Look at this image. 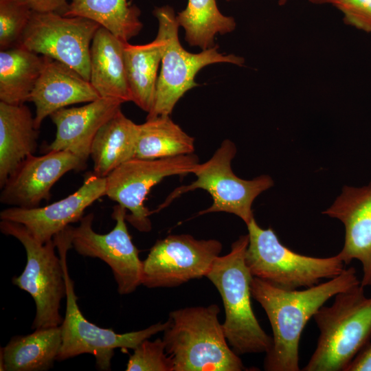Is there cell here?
<instances>
[{"label": "cell", "mask_w": 371, "mask_h": 371, "mask_svg": "<svg viewBox=\"0 0 371 371\" xmlns=\"http://www.w3.org/2000/svg\"><path fill=\"white\" fill-rule=\"evenodd\" d=\"M34 12H56L64 14L69 4V0H23Z\"/></svg>", "instance_id": "31"}, {"label": "cell", "mask_w": 371, "mask_h": 371, "mask_svg": "<svg viewBox=\"0 0 371 371\" xmlns=\"http://www.w3.org/2000/svg\"><path fill=\"white\" fill-rule=\"evenodd\" d=\"M164 49V41L157 34L155 40L145 45L126 43L124 50L128 83L132 102L148 113L155 98L157 71Z\"/></svg>", "instance_id": "23"}, {"label": "cell", "mask_w": 371, "mask_h": 371, "mask_svg": "<svg viewBox=\"0 0 371 371\" xmlns=\"http://www.w3.org/2000/svg\"><path fill=\"white\" fill-rule=\"evenodd\" d=\"M153 14L159 23L157 34L164 41V49L158 76L153 107L147 117L170 115L179 100L190 89L198 86L194 78L204 67L227 63L242 65L244 59L234 54L225 55L214 47L194 54L186 51L179 39V24L173 8H156Z\"/></svg>", "instance_id": "7"}, {"label": "cell", "mask_w": 371, "mask_h": 371, "mask_svg": "<svg viewBox=\"0 0 371 371\" xmlns=\"http://www.w3.org/2000/svg\"><path fill=\"white\" fill-rule=\"evenodd\" d=\"M248 244V234L240 236L227 254L214 260L205 276L221 296L225 313L223 328L238 355L267 353L273 342L253 311L250 287L253 276L245 262Z\"/></svg>", "instance_id": "4"}, {"label": "cell", "mask_w": 371, "mask_h": 371, "mask_svg": "<svg viewBox=\"0 0 371 371\" xmlns=\"http://www.w3.org/2000/svg\"><path fill=\"white\" fill-rule=\"evenodd\" d=\"M313 318L319 330L316 348L304 371H345L370 344L371 297L361 284L335 295Z\"/></svg>", "instance_id": "3"}, {"label": "cell", "mask_w": 371, "mask_h": 371, "mask_svg": "<svg viewBox=\"0 0 371 371\" xmlns=\"http://www.w3.org/2000/svg\"><path fill=\"white\" fill-rule=\"evenodd\" d=\"M126 209L117 204L112 218L115 227L100 234L93 229V214L83 216L78 227L71 226V246L79 254L98 258L107 264L120 295L133 293L142 284V262L126 226Z\"/></svg>", "instance_id": "12"}, {"label": "cell", "mask_w": 371, "mask_h": 371, "mask_svg": "<svg viewBox=\"0 0 371 371\" xmlns=\"http://www.w3.org/2000/svg\"><path fill=\"white\" fill-rule=\"evenodd\" d=\"M220 308H179L170 313L163 340L174 371H241L246 370L230 348L218 320Z\"/></svg>", "instance_id": "2"}, {"label": "cell", "mask_w": 371, "mask_h": 371, "mask_svg": "<svg viewBox=\"0 0 371 371\" xmlns=\"http://www.w3.org/2000/svg\"><path fill=\"white\" fill-rule=\"evenodd\" d=\"M122 103L118 99L100 97L84 106L65 107L53 113L49 117L56 133L45 153L67 151L87 162L96 133L121 110Z\"/></svg>", "instance_id": "17"}, {"label": "cell", "mask_w": 371, "mask_h": 371, "mask_svg": "<svg viewBox=\"0 0 371 371\" xmlns=\"http://www.w3.org/2000/svg\"><path fill=\"white\" fill-rule=\"evenodd\" d=\"M100 98L91 82L78 72L64 63L45 56L42 71L29 101L35 106L34 123L39 129L43 120L56 111Z\"/></svg>", "instance_id": "18"}, {"label": "cell", "mask_w": 371, "mask_h": 371, "mask_svg": "<svg viewBox=\"0 0 371 371\" xmlns=\"http://www.w3.org/2000/svg\"><path fill=\"white\" fill-rule=\"evenodd\" d=\"M133 350L126 371H174L172 359L166 352L163 339H145Z\"/></svg>", "instance_id": "29"}, {"label": "cell", "mask_w": 371, "mask_h": 371, "mask_svg": "<svg viewBox=\"0 0 371 371\" xmlns=\"http://www.w3.org/2000/svg\"><path fill=\"white\" fill-rule=\"evenodd\" d=\"M226 1H232V0H226ZM286 1L287 0H279L278 3H279V5H284L286 3Z\"/></svg>", "instance_id": "34"}, {"label": "cell", "mask_w": 371, "mask_h": 371, "mask_svg": "<svg viewBox=\"0 0 371 371\" xmlns=\"http://www.w3.org/2000/svg\"><path fill=\"white\" fill-rule=\"evenodd\" d=\"M54 240L61 259L66 286V311L60 325L62 345L57 361H61L82 354L92 355L96 368L100 370H110L111 362L115 348L134 350L141 342L153 335L164 332L168 321L159 322L137 331L116 333L110 328L99 327L88 321L78 305V297L67 265V254L72 247L70 234L63 231Z\"/></svg>", "instance_id": "5"}, {"label": "cell", "mask_w": 371, "mask_h": 371, "mask_svg": "<svg viewBox=\"0 0 371 371\" xmlns=\"http://www.w3.org/2000/svg\"><path fill=\"white\" fill-rule=\"evenodd\" d=\"M0 229L16 238L26 252L25 267L12 282L34 300L36 315L32 328L60 326L63 320L60 302L66 296V286L63 263L55 253L54 240L43 244L24 225L10 221L1 220Z\"/></svg>", "instance_id": "8"}, {"label": "cell", "mask_w": 371, "mask_h": 371, "mask_svg": "<svg viewBox=\"0 0 371 371\" xmlns=\"http://www.w3.org/2000/svg\"><path fill=\"white\" fill-rule=\"evenodd\" d=\"M62 345L60 326L41 328L12 337L1 349V370L45 371L52 368Z\"/></svg>", "instance_id": "21"}, {"label": "cell", "mask_w": 371, "mask_h": 371, "mask_svg": "<svg viewBox=\"0 0 371 371\" xmlns=\"http://www.w3.org/2000/svg\"><path fill=\"white\" fill-rule=\"evenodd\" d=\"M198 164L193 153L155 159L134 157L106 177L105 196L130 211L126 219L132 226L150 232L151 212L144 201L150 189L166 177L192 173Z\"/></svg>", "instance_id": "10"}, {"label": "cell", "mask_w": 371, "mask_h": 371, "mask_svg": "<svg viewBox=\"0 0 371 371\" xmlns=\"http://www.w3.org/2000/svg\"><path fill=\"white\" fill-rule=\"evenodd\" d=\"M331 3L342 12L347 24L371 32V0H333Z\"/></svg>", "instance_id": "30"}, {"label": "cell", "mask_w": 371, "mask_h": 371, "mask_svg": "<svg viewBox=\"0 0 371 371\" xmlns=\"http://www.w3.org/2000/svg\"><path fill=\"white\" fill-rule=\"evenodd\" d=\"M194 139L188 135L170 115L146 118L139 124L135 157L155 159L192 154Z\"/></svg>", "instance_id": "26"}, {"label": "cell", "mask_w": 371, "mask_h": 371, "mask_svg": "<svg viewBox=\"0 0 371 371\" xmlns=\"http://www.w3.org/2000/svg\"><path fill=\"white\" fill-rule=\"evenodd\" d=\"M101 26L82 16L32 11L19 45L67 65L90 79V48Z\"/></svg>", "instance_id": "11"}, {"label": "cell", "mask_w": 371, "mask_h": 371, "mask_svg": "<svg viewBox=\"0 0 371 371\" xmlns=\"http://www.w3.org/2000/svg\"><path fill=\"white\" fill-rule=\"evenodd\" d=\"M87 162L67 151L52 150L28 157L1 188L0 202L12 207H39L49 200L53 186L67 172L81 170Z\"/></svg>", "instance_id": "14"}, {"label": "cell", "mask_w": 371, "mask_h": 371, "mask_svg": "<svg viewBox=\"0 0 371 371\" xmlns=\"http://www.w3.org/2000/svg\"><path fill=\"white\" fill-rule=\"evenodd\" d=\"M222 248L217 240H198L189 234L158 240L142 262V284L175 287L205 276Z\"/></svg>", "instance_id": "13"}, {"label": "cell", "mask_w": 371, "mask_h": 371, "mask_svg": "<svg viewBox=\"0 0 371 371\" xmlns=\"http://www.w3.org/2000/svg\"><path fill=\"white\" fill-rule=\"evenodd\" d=\"M45 56L17 45L0 52V101L23 104L40 76Z\"/></svg>", "instance_id": "24"}, {"label": "cell", "mask_w": 371, "mask_h": 371, "mask_svg": "<svg viewBox=\"0 0 371 371\" xmlns=\"http://www.w3.org/2000/svg\"><path fill=\"white\" fill-rule=\"evenodd\" d=\"M345 371H371L370 343L355 357Z\"/></svg>", "instance_id": "32"}, {"label": "cell", "mask_w": 371, "mask_h": 371, "mask_svg": "<svg viewBox=\"0 0 371 371\" xmlns=\"http://www.w3.org/2000/svg\"><path fill=\"white\" fill-rule=\"evenodd\" d=\"M177 21L185 30L187 43L202 50L214 46L217 34H225L236 27L234 19L221 12L216 0H188L186 8L177 14Z\"/></svg>", "instance_id": "27"}, {"label": "cell", "mask_w": 371, "mask_h": 371, "mask_svg": "<svg viewBox=\"0 0 371 371\" xmlns=\"http://www.w3.org/2000/svg\"><path fill=\"white\" fill-rule=\"evenodd\" d=\"M140 10L127 0H71L65 16L92 20L120 40L128 42L141 31Z\"/></svg>", "instance_id": "25"}, {"label": "cell", "mask_w": 371, "mask_h": 371, "mask_svg": "<svg viewBox=\"0 0 371 371\" xmlns=\"http://www.w3.org/2000/svg\"><path fill=\"white\" fill-rule=\"evenodd\" d=\"M38 129L25 104L0 101V188L37 148Z\"/></svg>", "instance_id": "20"}, {"label": "cell", "mask_w": 371, "mask_h": 371, "mask_svg": "<svg viewBox=\"0 0 371 371\" xmlns=\"http://www.w3.org/2000/svg\"><path fill=\"white\" fill-rule=\"evenodd\" d=\"M32 10L23 0H0V49L20 45Z\"/></svg>", "instance_id": "28"}, {"label": "cell", "mask_w": 371, "mask_h": 371, "mask_svg": "<svg viewBox=\"0 0 371 371\" xmlns=\"http://www.w3.org/2000/svg\"><path fill=\"white\" fill-rule=\"evenodd\" d=\"M138 136L139 124L120 110L99 129L93 139L90 151L93 173L106 177L117 167L135 157Z\"/></svg>", "instance_id": "22"}, {"label": "cell", "mask_w": 371, "mask_h": 371, "mask_svg": "<svg viewBox=\"0 0 371 371\" xmlns=\"http://www.w3.org/2000/svg\"><path fill=\"white\" fill-rule=\"evenodd\" d=\"M236 154L233 142L225 139L212 157L203 164H198L192 173L196 179L192 183L176 188L159 209L180 195L196 189L207 191L212 196V204L199 214L213 212L233 214L246 225L254 218L252 205L263 192L273 186L272 178L267 175L246 180L237 177L232 171V161Z\"/></svg>", "instance_id": "9"}, {"label": "cell", "mask_w": 371, "mask_h": 371, "mask_svg": "<svg viewBox=\"0 0 371 371\" xmlns=\"http://www.w3.org/2000/svg\"><path fill=\"white\" fill-rule=\"evenodd\" d=\"M359 284L354 267L344 269L337 277L304 290L284 289L253 276L251 296L265 310L273 332L265 370H300L299 343L307 322L332 297Z\"/></svg>", "instance_id": "1"}, {"label": "cell", "mask_w": 371, "mask_h": 371, "mask_svg": "<svg viewBox=\"0 0 371 371\" xmlns=\"http://www.w3.org/2000/svg\"><path fill=\"white\" fill-rule=\"evenodd\" d=\"M308 1L313 3L322 4V3H331L333 0H308Z\"/></svg>", "instance_id": "33"}, {"label": "cell", "mask_w": 371, "mask_h": 371, "mask_svg": "<svg viewBox=\"0 0 371 371\" xmlns=\"http://www.w3.org/2000/svg\"><path fill=\"white\" fill-rule=\"evenodd\" d=\"M105 192L106 177L92 173L86 177L79 189L61 200L41 207H8L0 212V218L22 224L43 244L71 223L80 221L85 210L105 196Z\"/></svg>", "instance_id": "15"}, {"label": "cell", "mask_w": 371, "mask_h": 371, "mask_svg": "<svg viewBox=\"0 0 371 371\" xmlns=\"http://www.w3.org/2000/svg\"><path fill=\"white\" fill-rule=\"evenodd\" d=\"M126 43L102 27L94 35L90 48L89 82L100 97L132 102L124 56Z\"/></svg>", "instance_id": "19"}, {"label": "cell", "mask_w": 371, "mask_h": 371, "mask_svg": "<svg viewBox=\"0 0 371 371\" xmlns=\"http://www.w3.org/2000/svg\"><path fill=\"white\" fill-rule=\"evenodd\" d=\"M322 214L342 223L344 243L338 254L345 265L359 260L362 267L361 285L371 286V181L361 187L344 186Z\"/></svg>", "instance_id": "16"}, {"label": "cell", "mask_w": 371, "mask_h": 371, "mask_svg": "<svg viewBox=\"0 0 371 371\" xmlns=\"http://www.w3.org/2000/svg\"><path fill=\"white\" fill-rule=\"evenodd\" d=\"M246 225L249 244L245 262L254 277L293 290L335 278L344 269L338 254L328 258L302 255L282 245L271 228L260 227L255 218Z\"/></svg>", "instance_id": "6"}]
</instances>
